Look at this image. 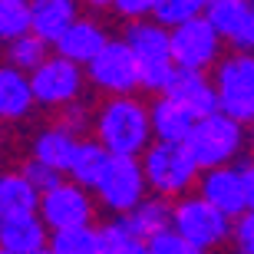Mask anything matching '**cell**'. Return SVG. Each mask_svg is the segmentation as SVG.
Segmentation results:
<instances>
[{
  "label": "cell",
  "mask_w": 254,
  "mask_h": 254,
  "mask_svg": "<svg viewBox=\"0 0 254 254\" xmlns=\"http://www.w3.org/2000/svg\"><path fill=\"white\" fill-rule=\"evenodd\" d=\"M145 191H149V182H145V172H142V159H113L103 182H99V189H96V198L109 211L126 218L149 198Z\"/></svg>",
  "instance_id": "7"
},
{
  "label": "cell",
  "mask_w": 254,
  "mask_h": 254,
  "mask_svg": "<svg viewBox=\"0 0 254 254\" xmlns=\"http://www.w3.org/2000/svg\"><path fill=\"white\" fill-rule=\"evenodd\" d=\"M231 241H235L238 254H254V211H245V215L235 221Z\"/></svg>",
  "instance_id": "31"
},
{
  "label": "cell",
  "mask_w": 254,
  "mask_h": 254,
  "mask_svg": "<svg viewBox=\"0 0 254 254\" xmlns=\"http://www.w3.org/2000/svg\"><path fill=\"white\" fill-rule=\"evenodd\" d=\"M33 103H37V96H33L30 76L13 66H0V123L23 119Z\"/></svg>",
  "instance_id": "18"
},
{
  "label": "cell",
  "mask_w": 254,
  "mask_h": 254,
  "mask_svg": "<svg viewBox=\"0 0 254 254\" xmlns=\"http://www.w3.org/2000/svg\"><path fill=\"white\" fill-rule=\"evenodd\" d=\"M149 254H205V251L189 245L179 231H165V235H159L155 241H149Z\"/></svg>",
  "instance_id": "30"
},
{
  "label": "cell",
  "mask_w": 254,
  "mask_h": 254,
  "mask_svg": "<svg viewBox=\"0 0 254 254\" xmlns=\"http://www.w3.org/2000/svg\"><path fill=\"white\" fill-rule=\"evenodd\" d=\"M142 172H145V182L149 189L159 198H172L182 195L201 182V169L198 162L191 159L189 145H165V142H152V149L142 155Z\"/></svg>",
  "instance_id": "4"
},
{
  "label": "cell",
  "mask_w": 254,
  "mask_h": 254,
  "mask_svg": "<svg viewBox=\"0 0 254 254\" xmlns=\"http://www.w3.org/2000/svg\"><path fill=\"white\" fill-rule=\"evenodd\" d=\"M149 116H152V135H155V142H165V145H189L191 132L198 126L195 116L185 106H179L175 99H169V96L155 99Z\"/></svg>",
  "instance_id": "17"
},
{
  "label": "cell",
  "mask_w": 254,
  "mask_h": 254,
  "mask_svg": "<svg viewBox=\"0 0 254 254\" xmlns=\"http://www.w3.org/2000/svg\"><path fill=\"white\" fill-rule=\"evenodd\" d=\"M0 254H10V251H3V248H0Z\"/></svg>",
  "instance_id": "38"
},
{
  "label": "cell",
  "mask_w": 254,
  "mask_h": 254,
  "mask_svg": "<svg viewBox=\"0 0 254 254\" xmlns=\"http://www.w3.org/2000/svg\"><path fill=\"white\" fill-rule=\"evenodd\" d=\"M109 162H113V155H109L96 139H79L66 179L73 182V185H79V189H86V191L89 189L96 191L99 182H103V175H106V169H109Z\"/></svg>",
  "instance_id": "19"
},
{
  "label": "cell",
  "mask_w": 254,
  "mask_h": 254,
  "mask_svg": "<svg viewBox=\"0 0 254 254\" xmlns=\"http://www.w3.org/2000/svg\"><path fill=\"white\" fill-rule=\"evenodd\" d=\"M241 149H245V126L235 123L225 113L198 119L195 132H191V139H189V152H191V159L198 162L201 172L228 169L238 159Z\"/></svg>",
  "instance_id": "5"
},
{
  "label": "cell",
  "mask_w": 254,
  "mask_h": 254,
  "mask_svg": "<svg viewBox=\"0 0 254 254\" xmlns=\"http://www.w3.org/2000/svg\"><path fill=\"white\" fill-rule=\"evenodd\" d=\"M0 225H3V208H0Z\"/></svg>",
  "instance_id": "36"
},
{
  "label": "cell",
  "mask_w": 254,
  "mask_h": 254,
  "mask_svg": "<svg viewBox=\"0 0 254 254\" xmlns=\"http://www.w3.org/2000/svg\"><path fill=\"white\" fill-rule=\"evenodd\" d=\"M40 218L50 228V235H63V231H76V228H89L93 221V198L89 191L73 185L66 179L60 189L47 191L40 201Z\"/></svg>",
  "instance_id": "10"
},
{
  "label": "cell",
  "mask_w": 254,
  "mask_h": 254,
  "mask_svg": "<svg viewBox=\"0 0 254 254\" xmlns=\"http://www.w3.org/2000/svg\"><path fill=\"white\" fill-rule=\"evenodd\" d=\"M30 37V3L27 0H0V43H17Z\"/></svg>",
  "instance_id": "26"
},
{
  "label": "cell",
  "mask_w": 254,
  "mask_h": 254,
  "mask_svg": "<svg viewBox=\"0 0 254 254\" xmlns=\"http://www.w3.org/2000/svg\"><path fill=\"white\" fill-rule=\"evenodd\" d=\"M169 99H175L179 106H185L195 119H208V116L221 113L218 109V93L215 83L208 73H189V69H175L169 89H165Z\"/></svg>",
  "instance_id": "13"
},
{
  "label": "cell",
  "mask_w": 254,
  "mask_h": 254,
  "mask_svg": "<svg viewBox=\"0 0 254 254\" xmlns=\"http://www.w3.org/2000/svg\"><path fill=\"white\" fill-rule=\"evenodd\" d=\"M152 7H155V0H116V3H113V10H116V13L129 17L132 23L152 20Z\"/></svg>",
  "instance_id": "32"
},
{
  "label": "cell",
  "mask_w": 254,
  "mask_h": 254,
  "mask_svg": "<svg viewBox=\"0 0 254 254\" xmlns=\"http://www.w3.org/2000/svg\"><path fill=\"white\" fill-rule=\"evenodd\" d=\"M76 145H79V139H76L73 132H66L63 126H53V129H43L37 135V142H33V159L66 175L69 172V162L76 155Z\"/></svg>",
  "instance_id": "22"
},
{
  "label": "cell",
  "mask_w": 254,
  "mask_h": 254,
  "mask_svg": "<svg viewBox=\"0 0 254 254\" xmlns=\"http://www.w3.org/2000/svg\"><path fill=\"white\" fill-rule=\"evenodd\" d=\"M40 254H53V251H50V248H47V251H40Z\"/></svg>",
  "instance_id": "37"
},
{
  "label": "cell",
  "mask_w": 254,
  "mask_h": 254,
  "mask_svg": "<svg viewBox=\"0 0 254 254\" xmlns=\"http://www.w3.org/2000/svg\"><path fill=\"white\" fill-rule=\"evenodd\" d=\"M30 83H33V96H37L40 106L66 109L83 93V66H76V63H69V60L53 53L37 73L30 76Z\"/></svg>",
  "instance_id": "11"
},
{
  "label": "cell",
  "mask_w": 254,
  "mask_h": 254,
  "mask_svg": "<svg viewBox=\"0 0 254 254\" xmlns=\"http://www.w3.org/2000/svg\"><path fill=\"white\" fill-rule=\"evenodd\" d=\"M231 228H235V221L221 215L215 205H208L201 195H185L172 208V231H179L189 245L201 248V251L231 238Z\"/></svg>",
  "instance_id": "6"
},
{
  "label": "cell",
  "mask_w": 254,
  "mask_h": 254,
  "mask_svg": "<svg viewBox=\"0 0 254 254\" xmlns=\"http://www.w3.org/2000/svg\"><path fill=\"white\" fill-rule=\"evenodd\" d=\"M89 123V113H86V106H79V103H73V106H66V116H63V129L66 132H79L83 126Z\"/></svg>",
  "instance_id": "33"
},
{
  "label": "cell",
  "mask_w": 254,
  "mask_h": 254,
  "mask_svg": "<svg viewBox=\"0 0 254 254\" xmlns=\"http://www.w3.org/2000/svg\"><path fill=\"white\" fill-rule=\"evenodd\" d=\"M40 195L23 172H3L0 175V208L3 215H33L40 211Z\"/></svg>",
  "instance_id": "23"
},
{
  "label": "cell",
  "mask_w": 254,
  "mask_h": 254,
  "mask_svg": "<svg viewBox=\"0 0 254 254\" xmlns=\"http://www.w3.org/2000/svg\"><path fill=\"white\" fill-rule=\"evenodd\" d=\"M76 20H79V7L73 0H33L30 3V33L43 40L47 47H57Z\"/></svg>",
  "instance_id": "15"
},
{
  "label": "cell",
  "mask_w": 254,
  "mask_h": 254,
  "mask_svg": "<svg viewBox=\"0 0 254 254\" xmlns=\"http://www.w3.org/2000/svg\"><path fill=\"white\" fill-rule=\"evenodd\" d=\"M109 43V33H106L93 17H79L73 27L63 33V40L57 43V57L69 60L76 66H89Z\"/></svg>",
  "instance_id": "16"
},
{
  "label": "cell",
  "mask_w": 254,
  "mask_h": 254,
  "mask_svg": "<svg viewBox=\"0 0 254 254\" xmlns=\"http://www.w3.org/2000/svg\"><path fill=\"white\" fill-rule=\"evenodd\" d=\"M50 251L53 254H103V231L89 225V228L53 235L50 238Z\"/></svg>",
  "instance_id": "25"
},
{
  "label": "cell",
  "mask_w": 254,
  "mask_h": 254,
  "mask_svg": "<svg viewBox=\"0 0 254 254\" xmlns=\"http://www.w3.org/2000/svg\"><path fill=\"white\" fill-rule=\"evenodd\" d=\"M211 83L218 93V109L241 126H254V53L235 50L231 57H221Z\"/></svg>",
  "instance_id": "3"
},
{
  "label": "cell",
  "mask_w": 254,
  "mask_h": 254,
  "mask_svg": "<svg viewBox=\"0 0 254 254\" xmlns=\"http://www.w3.org/2000/svg\"><path fill=\"white\" fill-rule=\"evenodd\" d=\"M198 195L205 198L208 205H215L221 215H228L231 221L248 211V198H245V182H241V169L228 165V169H211L201 172L198 182Z\"/></svg>",
  "instance_id": "12"
},
{
  "label": "cell",
  "mask_w": 254,
  "mask_h": 254,
  "mask_svg": "<svg viewBox=\"0 0 254 254\" xmlns=\"http://www.w3.org/2000/svg\"><path fill=\"white\" fill-rule=\"evenodd\" d=\"M172 57H175L179 69L205 73L221 63V37L205 17H198L185 27L172 30Z\"/></svg>",
  "instance_id": "8"
},
{
  "label": "cell",
  "mask_w": 254,
  "mask_h": 254,
  "mask_svg": "<svg viewBox=\"0 0 254 254\" xmlns=\"http://www.w3.org/2000/svg\"><path fill=\"white\" fill-rule=\"evenodd\" d=\"M86 76H89V83L96 89L109 93L113 99L132 96L135 86H142L139 83V66H135L132 50L126 47V40H109L103 53L86 66Z\"/></svg>",
  "instance_id": "9"
},
{
  "label": "cell",
  "mask_w": 254,
  "mask_h": 254,
  "mask_svg": "<svg viewBox=\"0 0 254 254\" xmlns=\"http://www.w3.org/2000/svg\"><path fill=\"white\" fill-rule=\"evenodd\" d=\"M47 60H50L47 43H43V40H37L33 33L7 47V66H13V69H20V73H27V76H33L40 66L47 63Z\"/></svg>",
  "instance_id": "27"
},
{
  "label": "cell",
  "mask_w": 254,
  "mask_h": 254,
  "mask_svg": "<svg viewBox=\"0 0 254 254\" xmlns=\"http://www.w3.org/2000/svg\"><path fill=\"white\" fill-rule=\"evenodd\" d=\"M241 182H245V198H248V211H254V159L241 162Z\"/></svg>",
  "instance_id": "34"
},
{
  "label": "cell",
  "mask_w": 254,
  "mask_h": 254,
  "mask_svg": "<svg viewBox=\"0 0 254 254\" xmlns=\"http://www.w3.org/2000/svg\"><path fill=\"white\" fill-rule=\"evenodd\" d=\"M245 53H254V0H251V20H248V30H245V40H241V47Z\"/></svg>",
  "instance_id": "35"
},
{
  "label": "cell",
  "mask_w": 254,
  "mask_h": 254,
  "mask_svg": "<svg viewBox=\"0 0 254 254\" xmlns=\"http://www.w3.org/2000/svg\"><path fill=\"white\" fill-rule=\"evenodd\" d=\"M96 142L103 145L113 159H142L152 149V116L149 109L132 99V96H119L96 113Z\"/></svg>",
  "instance_id": "1"
},
{
  "label": "cell",
  "mask_w": 254,
  "mask_h": 254,
  "mask_svg": "<svg viewBox=\"0 0 254 254\" xmlns=\"http://www.w3.org/2000/svg\"><path fill=\"white\" fill-rule=\"evenodd\" d=\"M172 208H175V205H169L165 198L149 195L135 211H132V215H126L123 221H126V228H129L139 241L149 245V241H155L159 235L172 231Z\"/></svg>",
  "instance_id": "21"
},
{
  "label": "cell",
  "mask_w": 254,
  "mask_h": 254,
  "mask_svg": "<svg viewBox=\"0 0 254 254\" xmlns=\"http://www.w3.org/2000/svg\"><path fill=\"white\" fill-rule=\"evenodd\" d=\"M126 47L132 50L135 66H139V83L142 89H152V93H162L169 89L172 76H175V57H172V33L152 20H142V23H129L126 27Z\"/></svg>",
  "instance_id": "2"
},
{
  "label": "cell",
  "mask_w": 254,
  "mask_h": 254,
  "mask_svg": "<svg viewBox=\"0 0 254 254\" xmlns=\"http://www.w3.org/2000/svg\"><path fill=\"white\" fill-rule=\"evenodd\" d=\"M99 231H103V254H149V245L132 235L123 218L103 225Z\"/></svg>",
  "instance_id": "28"
},
{
  "label": "cell",
  "mask_w": 254,
  "mask_h": 254,
  "mask_svg": "<svg viewBox=\"0 0 254 254\" xmlns=\"http://www.w3.org/2000/svg\"><path fill=\"white\" fill-rule=\"evenodd\" d=\"M198 17H205V3H198V0H155V7H152V23L165 27L169 33Z\"/></svg>",
  "instance_id": "24"
},
{
  "label": "cell",
  "mask_w": 254,
  "mask_h": 254,
  "mask_svg": "<svg viewBox=\"0 0 254 254\" xmlns=\"http://www.w3.org/2000/svg\"><path fill=\"white\" fill-rule=\"evenodd\" d=\"M0 139H3V129H0Z\"/></svg>",
  "instance_id": "39"
},
{
  "label": "cell",
  "mask_w": 254,
  "mask_h": 254,
  "mask_svg": "<svg viewBox=\"0 0 254 254\" xmlns=\"http://www.w3.org/2000/svg\"><path fill=\"white\" fill-rule=\"evenodd\" d=\"M23 175L30 179V185L40 191V195H47V191H53V189H60L63 185V172H57V169H50V165H43V162H37V159H30V162H23Z\"/></svg>",
  "instance_id": "29"
},
{
  "label": "cell",
  "mask_w": 254,
  "mask_h": 254,
  "mask_svg": "<svg viewBox=\"0 0 254 254\" xmlns=\"http://www.w3.org/2000/svg\"><path fill=\"white\" fill-rule=\"evenodd\" d=\"M205 20L218 30V37L241 47L251 20V3L248 0H208L205 3Z\"/></svg>",
  "instance_id": "20"
},
{
  "label": "cell",
  "mask_w": 254,
  "mask_h": 254,
  "mask_svg": "<svg viewBox=\"0 0 254 254\" xmlns=\"http://www.w3.org/2000/svg\"><path fill=\"white\" fill-rule=\"evenodd\" d=\"M50 228L43 225L40 211L33 215H3L0 225V248L10 254H40L50 248Z\"/></svg>",
  "instance_id": "14"
}]
</instances>
